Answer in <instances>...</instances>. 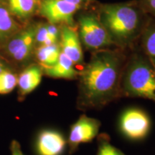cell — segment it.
Returning a JSON list of instances; mask_svg holds the SVG:
<instances>
[{"label":"cell","instance_id":"cell-24","mask_svg":"<svg viewBox=\"0 0 155 155\" xmlns=\"http://www.w3.org/2000/svg\"><path fill=\"white\" fill-rule=\"evenodd\" d=\"M6 69V67L5 66V65H4L2 62L1 61V60H0V73H1L4 70Z\"/></svg>","mask_w":155,"mask_h":155},{"label":"cell","instance_id":"cell-25","mask_svg":"<svg viewBox=\"0 0 155 155\" xmlns=\"http://www.w3.org/2000/svg\"><path fill=\"white\" fill-rule=\"evenodd\" d=\"M0 1H1L2 2L6 4V2H7V1H8V0H0Z\"/></svg>","mask_w":155,"mask_h":155},{"label":"cell","instance_id":"cell-19","mask_svg":"<svg viewBox=\"0 0 155 155\" xmlns=\"http://www.w3.org/2000/svg\"><path fill=\"white\" fill-rule=\"evenodd\" d=\"M49 37L48 31V24H39L36 25L35 41L36 45L40 46L46 41Z\"/></svg>","mask_w":155,"mask_h":155},{"label":"cell","instance_id":"cell-12","mask_svg":"<svg viewBox=\"0 0 155 155\" xmlns=\"http://www.w3.org/2000/svg\"><path fill=\"white\" fill-rule=\"evenodd\" d=\"M43 74L53 78L75 80L78 79L79 72L75 69V65L63 53H61L59 59L53 66L42 69Z\"/></svg>","mask_w":155,"mask_h":155},{"label":"cell","instance_id":"cell-22","mask_svg":"<svg viewBox=\"0 0 155 155\" xmlns=\"http://www.w3.org/2000/svg\"><path fill=\"white\" fill-rule=\"evenodd\" d=\"M10 150L12 155H25L22 152V149L19 143L16 140H13L12 141L10 145Z\"/></svg>","mask_w":155,"mask_h":155},{"label":"cell","instance_id":"cell-2","mask_svg":"<svg viewBox=\"0 0 155 155\" xmlns=\"http://www.w3.org/2000/svg\"><path fill=\"white\" fill-rule=\"evenodd\" d=\"M121 94V97L144 98L155 103V68L145 55L136 54L125 63Z\"/></svg>","mask_w":155,"mask_h":155},{"label":"cell","instance_id":"cell-10","mask_svg":"<svg viewBox=\"0 0 155 155\" xmlns=\"http://www.w3.org/2000/svg\"><path fill=\"white\" fill-rule=\"evenodd\" d=\"M61 52L72 61L75 65L83 63V52L79 35L71 26L63 25L61 29Z\"/></svg>","mask_w":155,"mask_h":155},{"label":"cell","instance_id":"cell-13","mask_svg":"<svg viewBox=\"0 0 155 155\" xmlns=\"http://www.w3.org/2000/svg\"><path fill=\"white\" fill-rule=\"evenodd\" d=\"M21 30L6 4L0 2V45H4Z\"/></svg>","mask_w":155,"mask_h":155},{"label":"cell","instance_id":"cell-6","mask_svg":"<svg viewBox=\"0 0 155 155\" xmlns=\"http://www.w3.org/2000/svg\"><path fill=\"white\" fill-rule=\"evenodd\" d=\"M119 128L127 138L138 141L148 135L151 129V121L148 114L142 109L129 108L121 114Z\"/></svg>","mask_w":155,"mask_h":155},{"label":"cell","instance_id":"cell-11","mask_svg":"<svg viewBox=\"0 0 155 155\" xmlns=\"http://www.w3.org/2000/svg\"><path fill=\"white\" fill-rule=\"evenodd\" d=\"M43 75L42 68L38 64L28 65L18 76L17 86L19 98H24L39 86Z\"/></svg>","mask_w":155,"mask_h":155},{"label":"cell","instance_id":"cell-5","mask_svg":"<svg viewBox=\"0 0 155 155\" xmlns=\"http://www.w3.org/2000/svg\"><path fill=\"white\" fill-rule=\"evenodd\" d=\"M101 123L98 119L82 114L70 127L68 155H73L81 144L90 143L99 134Z\"/></svg>","mask_w":155,"mask_h":155},{"label":"cell","instance_id":"cell-7","mask_svg":"<svg viewBox=\"0 0 155 155\" xmlns=\"http://www.w3.org/2000/svg\"><path fill=\"white\" fill-rule=\"evenodd\" d=\"M36 25H30L20 30L7 42L5 53L7 56L17 63L28 62L34 53Z\"/></svg>","mask_w":155,"mask_h":155},{"label":"cell","instance_id":"cell-16","mask_svg":"<svg viewBox=\"0 0 155 155\" xmlns=\"http://www.w3.org/2000/svg\"><path fill=\"white\" fill-rule=\"evenodd\" d=\"M142 48L144 55L155 68V22L151 23L143 31Z\"/></svg>","mask_w":155,"mask_h":155},{"label":"cell","instance_id":"cell-23","mask_svg":"<svg viewBox=\"0 0 155 155\" xmlns=\"http://www.w3.org/2000/svg\"><path fill=\"white\" fill-rule=\"evenodd\" d=\"M64 1L73 4L75 5L81 6V4H83L85 2H88L92 1V0H64Z\"/></svg>","mask_w":155,"mask_h":155},{"label":"cell","instance_id":"cell-14","mask_svg":"<svg viewBox=\"0 0 155 155\" xmlns=\"http://www.w3.org/2000/svg\"><path fill=\"white\" fill-rule=\"evenodd\" d=\"M61 53L60 44L38 46L35 50V57L38 65L42 69L53 66L57 63Z\"/></svg>","mask_w":155,"mask_h":155},{"label":"cell","instance_id":"cell-4","mask_svg":"<svg viewBox=\"0 0 155 155\" xmlns=\"http://www.w3.org/2000/svg\"><path fill=\"white\" fill-rule=\"evenodd\" d=\"M79 38L87 49L99 50L114 43L104 25L94 15H84L78 19Z\"/></svg>","mask_w":155,"mask_h":155},{"label":"cell","instance_id":"cell-21","mask_svg":"<svg viewBox=\"0 0 155 155\" xmlns=\"http://www.w3.org/2000/svg\"><path fill=\"white\" fill-rule=\"evenodd\" d=\"M48 31L49 35L58 41L61 36V30H59L55 25L48 24Z\"/></svg>","mask_w":155,"mask_h":155},{"label":"cell","instance_id":"cell-26","mask_svg":"<svg viewBox=\"0 0 155 155\" xmlns=\"http://www.w3.org/2000/svg\"><path fill=\"white\" fill-rule=\"evenodd\" d=\"M0 2H1V1H0Z\"/></svg>","mask_w":155,"mask_h":155},{"label":"cell","instance_id":"cell-18","mask_svg":"<svg viewBox=\"0 0 155 155\" xmlns=\"http://www.w3.org/2000/svg\"><path fill=\"white\" fill-rule=\"evenodd\" d=\"M18 76L6 68L0 73V94H7L17 86Z\"/></svg>","mask_w":155,"mask_h":155},{"label":"cell","instance_id":"cell-17","mask_svg":"<svg viewBox=\"0 0 155 155\" xmlns=\"http://www.w3.org/2000/svg\"><path fill=\"white\" fill-rule=\"evenodd\" d=\"M97 138L96 155H127L111 142V137L106 133H101Z\"/></svg>","mask_w":155,"mask_h":155},{"label":"cell","instance_id":"cell-20","mask_svg":"<svg viewBox=\"0 0 155 155\" xmlns=\"http://www.w3.org/2000/svg\"><path fill=\"white\" fill-rule=\"evenodd\" d=\"M140 7L142 11L155 16V0H141Z\"/></svg>","mask_w":155,"mask_h":155},{"label":"cell","instance_id":"cell-3","mask_svg":"<svg viewBox=\"0 0 155 155\" xmlns=\"http://www.w3.org/2000/svg\"><path fill=\"white\" fill-rule=\"evenodd\" d=\"M99 20L114 42L128 43L140 30L142 15L131 5L111 4L103 6Z\"/></svg>","mask_w":155,"mask_h":155},{"label":"cell","instance_id":"cell-1","mask_svg":"<svg viewBox=\"0 0 155 155\" xmlns=\"http://www.w3.org/2000/svg\"><path fill=\"white\" fill-rule=\"evenodd\" d=\"M124 56L111 50H99L79 73L76 108L86 112L100 110L121 98V81Z\"/></svg>","mask_w":155,"mask_h":155},{"label":"cell","instance_id":"cell-9","mask_svg":"<svg viewBox=\"0 0 155 155\" xmlns=\"http://www.w3.org/2000/svg\"><path fill=\"white\" fill-rule=\"evenodd\" d=\"M35 151L36 155H68L67 139L55 129H42L37 135Z\"/></svg>","mask_w":155,"mask_h":155},{"label":"cell","instance_id":"cell-15","mask_svg":"<svg viewBox=\"0 0 155 155\" xmlns=\"http://www.w3.org/2000/svg\"><path fill=\"white\" fill-rule=\"evenodd\" d=\"M11 14L20 19H29L38 9V0H8Z\"/></svg>","mask_w":155,"mask_h":155},{"label":"cell","instance_id":"cell-8","mask_svg":"<svg viewBox=\"0 0 155 155\" xmlns=\"http://www.w3.org/2000/svg\"><path fill=\"white\" fill-rule=\"evenodd\" d=\"M79 8L80 6L64 0H42L39 3L38 11L50 24H64L71 27L74 24L73 16Z\"/></svg>","mask_w":155,"mask_h":155}]
</instances>
